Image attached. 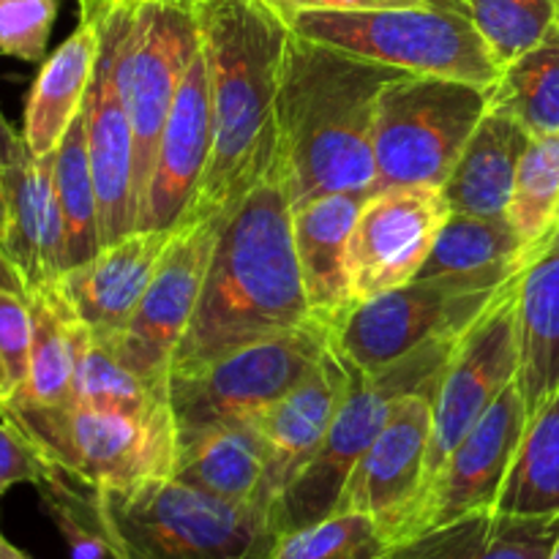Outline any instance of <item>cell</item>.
<instances>
[{"instance_id":"cell-43","label":"cell","mask_w":559,"mask_h":559,"mask_svg":"<svg viewBox=\"0 0 559 559\" xmlns=\"http://www.w3.org/2000/svg\"><path fill=\"white\" fill-rule=\"evenodd\" d=\"M80 3V20H98L115 0H76Z\"/></svg>"},{"instance_id":"cell-39","label":"cell","mask_w":559,"mask_h":559,"mask_svg":"<svg viewBox=\"0 0 559 559\" xmlns=\"http://www.w3.org/2000/svg\"><path fill=\"white\" fill-rule=\"evenodd\" d=\"M58 0H0V55L44 63Z\"/></svg>"},{"instance_id":"cell-26","label":"cell","mask_w":559,"mask_h":559,"mask_svg":"<svg viewBox=\"0 0 559 559\" xmlns=\"http://www.w3.org/2000/svg\"><path fill=\"white\" fill-rule=\"evenodd\" d=\"M98 60V22L80 20L69 38L44 58L27 93L22 140L33 156H49L85 107Z\"/></svg>"},{"instance_id":"cell-14","label":"cell","mask_w":559,"mask_h":559,"mask_svg":"<svg viewBox=\"0 0 559 559\" xmlns=\"http://www.w3.org/2000/svg\"><path fill=\"white\" fill-rule=\"evenodd\" d=\"M451 213L440 186H396L369 194L347 246L353 304L413 282Z\"/></svg>"},{"instance_id":"cell-15","label":"cell","mask_w":559,"mask_h":559,"mask_svg":"<svg viewBox=\"0 0 559 559\" xmlns=\"http://www.w3.org/2000/svg\"><path fill=\"white\" fill-rule=\"evenodd\" d=\"M129 3L115 0L98 16V60L85 98L87 153L98 197L102 249L136 229L134 129L120 87V49Z\"/></svg>"},{"instance_id":"cell-32","label":"cell","mask_w":559,"mask_h":559,"mask_svg":"<svg viewBox=\"0 0 559 559\" xmlns=\"http://www.w3.org/2000/svg\"><path fill=\"white\" fill-rule=\"evenodd\" d=\"M497 511L519 516L559 513V391L530 418Z\"/></svg>"},{"instance_id":"cell-21","label":"cell","mask_w":559,"mask_h":559,"mask_svg":"<svg viewBox=\"0 0 559 559\" xmlns=\"http://www.w3.org/2000/svg\"><path fill=\"white\" fill-rule=\"evenodd\" d=\"M347 358L338 353L336 342H331L325 358L317 364V369L306 380H300L287 396L273 402L265 413L249 420L265 442L267 456H271V480L276 502L289 486V480L320 451L322 440H325L328 429L336 418L338 404L347 393Z\"/></svg>"},{"instance_id":"cell-30","label":"cell","mask_w":559,"mask_h":559,"mask_svg":"<svg viewBox=\"0 0 559 559\" xmlns=\"http://www.w3.org/2000/svg\"><path fill=\"white\" fill-rule=\"evenodd\" d=\"M491 112L516 120L530 136L559 134V27L540 44L500 66L486 87Z\"/></svg>"},{"instance_id":"cell-23","label":"cell","mask_w":559,"mask_h":559,"mask_svg":"<svg viewBox=\"0 0 559 559\" xmlns=\"http://www.w3.org/2000/svg\"><path fill=\"white\" fill-rule=\"evenodd\" d=\"M371 191H336L295 207V249L311 317L336 328L353 309L347 276V246L355 218Z\"/></svg>"},{"instance_id":"cell-1","label":"cell","mask_w":559,"mask_h":559,"mask_svg":"<svg viewBox=\"0 0 559 559\" xmlns=\"http://www.w3.org/2000/svg\"><path fill=\"white\" fill-rule=\"evenodd\" d=\"M293 197L276 120L246 189L218 216L216 249L173 374L314 320L295 249Z\"/></svg>"},{"instance_id":"cell-12","label":"cell","mask_w":559,"mask_h":559,"mask_svg":"<svg viewBox=\"0 0 559 559\" xmlns=\"http://www.w3.org/2000/svg\"><path fill=\"white\" fill-rule=\"evenodd\" d=\"M216 235L218 218L180 224L131 320L118 336L104 342L126 369L164 396H169L175 355L205 287Z\"/></svg>"},{"instance_id":"cell-47","label":"cell","mask_w":559,"mask_h":559,"mask_svg":"<svg viewBox=\"0 0 559 559\" xmlns=\"http://www.w3.org/2000/svg\"><path fill=\"white\" fill-rule=\"evenodd\" d=\"M549 559H559V538H557L555 549H551V557H549Z\"/></svg>"},{"instance_id":"cell-9","label":"cell","mask_w":559,"mask_h":559,"mask_svg":"<svg viewBox=\"0 0 559 559\" xmlns=\"http://www.w3.org/2000/svg\"><path fill=\"white\" fill-rule=\"evenodd\" d=\"M333 342L320 320L249 344L189 374L169 377V409L178 431L249 424L317 369Z\"/></svg>"},{"instance_id":"cell-36","label":"cell","mask_w":559,"mask_h":559,"mask_svg":"<svg viewBox=\"0 0 559 559\" xmlns=\"http://www.w3.org/2000/svg\"><path fill=\"white\" fill-rule=\"evenodd\" d=\"M497 66L533 49L557 25V0H462Z\"/></svg>"},{"instance_id":"cell-38","label":"cell","mask_w":559,"mask_h":559,"mask_svg":"<svg viewBox=\"0 0 559 559\" xmlns=\"http://www.w3.org/2000/svg\"><path fill=\"white\" fill-rule=\"evenodd\" d=\"M33 338L31 289L0 246V366L9 391H20L27 377Z\"/></svg>"},{"instance_id":"cell-33","label":"cell","mask_w":559,"mask_h":559,"mask_svg":"<svg viewBox=\"0 0 559 559\" xmlns=\"http://www.w3.org/2000/svg\"><path fill=\"white\" fill-rule=\"evenodd\" d=\"M508 222L524 243L527 262L559 229V134L533 136L519 164Z\"/></svg>"},{"instance_id":"cell-2","label":"cell","mask_w":559,"mask_h":559,"mask_svg":"<svg viewBox=\"0 0 559 559\" xmlns=\"http://www.w3.org/2000/svg\"><path fill=\"white\" fill-rule=\"evenodd\" d=\"M404 74L289 33L273 120L293 211L317 197L371 189L377 98Z\"/></svg>"},{"instance_id":"cell-45","label":"cell","mask_w":559,"mask_h":559,"mask_svg":"<svg viewBox=\"0 0 559 559\" xmlns=\"http://www.w3.org/2000/svg\"><path fill=\"white\" fill-rule=\"evenodd\" d=\"M5 229H9V207H5L3 186H0V240L5 238Z\"/></svg>"},{"instance_id":"cell-10","label":"cell","mask_w":559,"mask_h":559,"mask_svg":"<svg viewBox=\"0 0 559 559\" xmlns=\"http://www.w3.org/2000/svg\"><path fill=\"white\" fill-rule=\"evenodd\" d=\"M126 3L129 16L120 49V87L134 129V200L140 227L164 123L180 80L200 49V16L197 0Z\"/></svg>"},{"instance_id":"cell-27","label":"cell","mask_w":559,"mask_h":559,"mask_svg":"<svg viewBox=\"0 0 559 559\" xmlns=\"http://www.w3.org/2000/svg\"><path fill=\"white\" fill-rule=\"evenodd\" d=\"M530 140L533 136L516 120L486 109L442 186L451 211L462 216H506Z\"/></svg>"},{"instance_id":"cell-13","label":"cell","mask_w":559,"mask_h":559,"mask_svg":"<svg viewBox=\"0 0 559 559\" xmlns=\"http://www.w3.org/2000/svg\"><path fill=\"white\" fill-rule=\"evenodd\" d=\"M516 287L519 278L508 284L506 293L467 333H462L440 382H437L435 409H431V442L420 495L440 473L453 448L464 440V435L484 418L486 409L506 393V388L516 382Z\"/></svg>"},{"instance_id":"cell-31","label":"cell","mask_w":559,"mask_h":559,"mask_svg":"<svg viewBox=\"0 0 559 559\" xmlns=\"http://www.w3.org/2000/svg\"><path fill=\"white\" fill-rule=\"evenodd\" d=\"M55 191L63 216V273L85 265L102 251L98 197L87 153L85 107L69 126L55 151Z\"/></svg>"},{"instance_id":"cell-17","label":"cell","mask_w":559,"mask_h":559,"mask_svg":"<svg viewBox=\"0 0 559 559\" xmlns=\"http://www.w3.org/2000/svg\"><path fill=\"white\" fill-rule=\"evenodd\" d=\"M527 424L530 415L522 391H519V382H513L486 409L484 418L464 435L440 473L426 486L402 538L435 527V524L453 522L464 513L497 508Z\"/></svg>"},{"instance_id":"cell-35","label":"cell","mask_w":559,"mask_h":559,"mask_svg":"<svg viewBox=\"0 0 559 559\" xmlns=\"http://www.w3.org/2000/svg\"><path fill=\"white\" fill-rule=\"evenodd\" d=\"M391 538L364 513H331L309 527L282 533L265 559H388Z\"/></svg>"},{"instance_id":"cell-40","label":"cell","mask_w":559,"mask_h":559,"mask_svg":"<svg viewBox=\"0 0 559 559\" xmlns=\"http://www.w3.org/2000/svg\"><path fill=\"white\" fill-rule=\"evenodd\" d=\"M47 473L49 464L33 442L0 415V497L20 484H41Z\"/></svg>"},{"instance_id":"cell-24","label":"cell","mask_w":559,"mask_h":559,"mask_svg":"<svg viewBox=\"0 0 559 559\" xmlns=\"http://www.w3.org/2000/svg\"><path fill=\"white\" fill-rule=\"evenodd\" d=\"M559 538L555 516H519L484 508L391 544L388 559H549Z\"/></svg>"},{"instance_id":"cell-44","label":"cell","mask_w":559,"mask_h":559,"mask_svg":"<svg viewBox=\"0 0 559 559\" xmlns=\"http://www.w3.org/2000/svg\"><path fill=\"white\" fill-rule=\"evenodd\" d=\"M0 559H31L22 549H16L3 533H0Z\"/></svg>"},{"instance_id":"cell-46","label":"cell","mask_w":559,"mask_h":559,"mask_svg":"<svg viewBox=\"0 0 559 559\" xmlns=\"http://www.w3.org/2000/svg\"><path fill=\"white\" fill-rule=\"evenodd\" d=\"M9 382H5V374H3V366H0V402H3L5 396H9Z\"/></svg>"},{"instance_id":"cell-8","label":"cell","mask_w":559,"mask_h":559,"mask_svg":"<svg viewBox=\"0 0 559 559\" xmlns=\"http://www.w3.org/2000/svg\"><path fill=\"white\" fill-rule=\"evenodd\" d=\"M489 109L486 87L445 76L404 74L377 98L374 191L445 186L464 145Z\"/></svg>"},{"instance_id":"cell-18","label":"cell","mask_w":559,"mask_h":559,"mask_svg":"<svg viewBox=\"0 0 559 559\" xmlns=\"http://www.w3.org/2000/svg\"><path fill=\"white\" fill-rule=\"evenodd\" d=\"M213 147V112L202 44L191 58L158 140L151 191L136 229L173 233L189 216Z\"/></svg>"},{"instance_id":"cell-7","label":"cell","mask_w":559,"mask_h":559,"mask_svg":"<svg viewBox=\"0 0 559 559\" xmlns=\"http://www.w3.org/2000/svg\"><path fill=\"white\" fill-rule=\"evenodd\" d=\"M287 25L311 41L409 74L489 87L500 71L464 3L298 11L287 16Z\"/></svg>"},{"instance_id":"cell-34","label":"cell","mask_w":559,"mask_h":559,"mask_svg":"<svg viewBox=\"0 0 559 559\" xmlns=\"http://www.w3.org/2000/svg\"><path fill=\"white\" fill-rule=\"evenodd\" d=\"M69 404L131 418H156L169 409V396L153 391L134 371L126 369L109 344L87 336L76 358Z\"/></svg>"},{"instance_id":"cell-41","label":"cell","mask_w":559,"mask_h":559,"mask_svg":"<svg viewBox=\"0 0 559 559\" xmlns=\"http://www.w3.org/2000/svg\"><path fill=\"white\" fill-rule=\"evenodd\" d=\"M278 14L287 16L298 11H358V9H399V5H451L462 0H265Z\"/></svg>"},{"instance_id":"cell-29","label":"cell","mask_w":559,"mask_h":559,"mask_svg":"<svg viewBox=\"0 0 559 559\" xmlns=\"http://www.w3.org/2000/svg\"><path fill=\"white\" fill-rule=\"evenodd\" d=\"M31 309V360H27L25 382H22L20 391H14V396L47 404V407L69 404L76 358H80V349L85 338L91 336V331L71 306L60 278L47 287L33 289Z\"/></svg>"},{"instance_id":"cell-20","label":"cell","mask_w":559,"mask_h":559,"mask_svg":"<svg viewBox=\"0 0 559 559\" xmlns=\"http://www.w3.org/2000/svg\"><path fill=\"white\" fill-rule=\"evenodd\" d=\"M9 229L0 240L27 289H41L63 276V216L55 191V153L33 156L22 140L0 173Z\"/></svg>"},{"instance_id":"cell-3","label":"cell","mask_w":559,"mask_h":559,"mask_svg":"<svg viewBox=\"0 0 559 559\" xmlns=\"http://www.w3.org/2000/svg\"><path fill=\"white\" fill-rule=\"evenodd\" d=\"M213 147L183 224L218 218L246 189L273 129L289 25L265 0H197Z\"/></svg>"},{"instance_id":"cell-42","label":"cell","mask_w":559,"mask_h":559,"mask_svg":"<svg viewBox=\"0 0 559 559\" xmlns=\"http://www.w3.org/2000/svg\"><path fill=\"white\" fill-rule=\"evenodd\" d=\"M20 145H22V134L9 123V120H5L3 109H0V173L9 167L11 158H14L16 151H20Z\"/></svg>"},{"instance_id":"cell-16","label":"cell","mask_w":559,"mask_h":559,"mask_svg":"<svg viewBox=\"0 0 559 559\" xmlns=\"http://www.w3.org/2000/svg\"><path fill=\"white\" fill-rule=\"evenodd\" d=\"M435 391L426 388L407 393L393 404L391 418L355 464L333 508V513H364L374 519L391 544L404 535L424 489Z\"/></svg>"},{"instance_id":"cell-4","label":"cell","mask_w":559,"mask_h":559,"mask_svg":"<svg viewBox=\"0 0 559 559\" xmlns=\"http://www.w3.org/2000/svg\"><path fill=\"white\" fill-rule=\"evenodd\" d=\"M87 491L112 559H265L278 538L267 508L175 478Z\"/></svg>"},{"instance_id":"cell-22","label":"cell","mask_w":559,"mask_h":559,"mask_svg":"<svg viewBox=\"0 0 559 559\" xmlns=\"http://www.w3.org/2000/svg\"><path fill=\"white\" fill-rule=\"evenodd\" d=\"M173 478L227 502L267 508L273 516L271 456L251 424L178 431Z\"/></svg>"},{"instance_id":"cell-5","label":"cell","mask_w":559,"mask_h":559,"mask_svg":"<svg viewBox=\"0 0 559 559\" xmlns=\"http://www.w3.org/2000/svg\"><path fill=\"white\" fill-rule=\"evenodd\" d=\"M0 415L33 442L49 467L87 489H131L173 478L178 453L173 409L131 418L74 404L47 407L11 393L0 402Z\"/></svg>"},{"instance_id":"cell-6","label":"cell","mask_w":559,"mask_h":559,"mask_svg":"<svg viewBox=\"0 0 559 559\" xmlns=\"http://www.w3.org/2000/svg\"><path fill=\"white\" fill-rule=\"evenodd\" d=\"M459 338H440L404 355L396 364L377 371H360L349 366V385L336 409L331 429L320 451L306 462V467L289 480L284 495L273 508L276 533L309 527L333 513L344 484L353 475L355 464L364 459L371 442L382 431L393 413V404L402 396L426 388H437Z\"/></svg>"},{"instance_id":"cell-19","label":"cell","mask_w":559,"mask_h":559,"mask_svg":"<svg viewBox=\"0 0 559 559\" xmlns=\"http://www.w3.org/2000/svg\"><path fill=\"white\" fill-rule=\"evenodd\" d=\"M173 233L134 229L126 238L104 246L85 265L71 267L60 276L71 306L93 338L109 342L123 331L151 287Z\"/></svg>"},{"instance_id":"cell-28","label":"cell","mask_w":559,"mask_h":559,"mask_svg":"<svg viewBox=\"0 0 559 559\" xmlns=\"http://www.w3.org/2000/svg\"><path fill=\"white\" fill-rule=\"evenodd\" d=\"M527 265L524 243L508 216H462L451 213L415 278H464L508 284Z\"/></svg>"},{"instance_id":"cell-37","label":"cell","mask_w":559,"mask_h":559,"mask_svg":"<svg viewBox=\"0 0 559 559\" xmlns=\"http://www.w3.org/2000/svg\"><path fill=\"white\" fill-rule=\"evenodd\" d=\"M36 489L49 519L63 535L71 559H112L107 540L98 530L91 491L85 486L71 480L60 469L49 467V473L44 475L41 484H36Z\"/></svg>"},{"instance_id":"cell-48","label":"cell","mask_w":559,"mask_h":559,"mask_svg":"<svg viewBox=\"0 0 559 559\" xmlns=\"http://www.w3.org/2000/svg\"><path fill=\"white\" fill-rule=\"evenodd\" d=\"M557 27H559V0H557Z\"/></svg>"},{"instance_id":"cell-11","label":"cell","mask_w":559,"mask_h":559,"mask_svg":"<svg viewBox=\"0 0 559 559\" xmlns=\"http://www.w3.org/2000/svg\"><path fill=\"white\" fill-rule=\"evenodd\" d=\"M508 284L448 276L413 278L355 304L333 328V342L360 371L385 369L424 344L467 333L506 293Z\"/></svg>"},{"instance_id":"cell-25","label":"cell","mask_w":559,"mask_h":559,"mask_svg":"<svg viewBox=\"0 0 559 559\" xmlns=\"http://www.w3.org/2000/svg\"><path fill=\"white\" fill-rule=\"evenodd\" d=\"M516 336V382L533 418L559 391V229L519 273Z\"/></svg>"}]
</instances>
